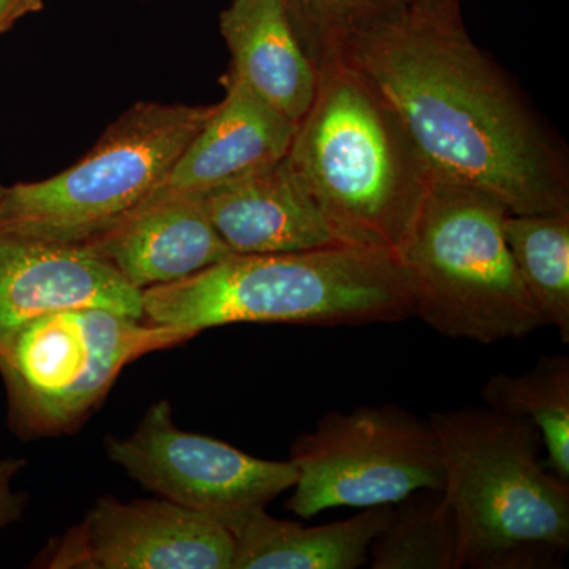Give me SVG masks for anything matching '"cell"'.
<instances>
[{"label": "cell", "mask_w": 569, "mask_h": 569, "mask_svg": "<svg viewBox=\"0 0 569 569\" xmlns=\"http://www.w3.org/2000/svg\"><path fill=\"white\" fill-rule=\"evenodd\" d=\"M234 535L167 498L103 497L37 567L50 569H233Z\"/></svg>", "instance_id": "30bf717a"}, {"label": "cell", "mask_w": 569, "mask_h": 569, "mask_svg": "<svg viewBox=\"0 0 569 569\" xmlns=\"http://www.w3.org/2000/svg\"><path fill=\"white\" fill-rule=\"evenodd\" d=\"M509 211L492 194L433 182L400 253L413 317L451 339L496 343L546 326L505 238Z\"/></svg>", "instance_id": "5b68a950"}, {"label": "cell", "mask_w": 569, "mask_h": 569, "mask_svg": "<svg viewBox=\"0 0 569 569\" xmlns=\"http://www.w3.org/2000/svg\"><path fill=\"white\" fill-rule=\"evenodd\" d=\"M373 569H459V530L443 489H421L392 505L369 550Z\"/></svg>", "instance_id": "d6986e66"}, {"label": "cell", "mask_w": 569, "mask_h": 569, "mask_svg": "<svg viewBox=\"0 0 569 569\" xmlns=\"http://www.w3.org/2000/svg\"><path fill=\"white\" fill-rule=\"evenodd\" d=\"M2 190H3V187H2V186H0V193H2Z\"/></svg>", "instance_id": "603a6c76"}, {"label": "cell", "mask_w": 569, "mask_h": 569, "mask_svg": "<svg viewBox=\"0 0 569 569\" xmlns=\"http://www.w3.org/2000/svg\"><path fill=\"white\" fill-rule=\"evenodd\" d=\"M337 56L388 100L433 181L492 194L511 213L569 212L567 144L471 40L460 0H407Z\"/></svg>", "instance_id": "6da1fadb"}, {"label": "cell", "mask_w": 569, "mask_h": 569, "mask_svg": "<svg viewBox=\"0 0 569 569\" xmlns=\"http://www.w3.org/2000/svg\"><path fill=\"white\" fill-rule=\"evenodd\" d=\"M392 505L365 508L353 518L305 527L260 511L234 531L233 569H355L369 563L373 539Z\"/></svg>", "instance_id": "2e32d148"}, {"label": "cell", "mask_w": 569, "mask_h": 569, "mask_svg": "<svg viewBox=\"0 0 569 569\" xmlns=\"http://www.w3.org/2000/svg\"><path fill=\"white\" fill-rule=\"evenodd\" d=\"M224 97L179 157L162 189L208 192L287 157L298 123L250 91L230 71L220 78Z\"/></svg>", "instance_id": "5bb4252c"}, {"label": "cell", "mask_w": 569, "mask_h": 569, "mask_svg": "<svg viewBox=\"0 0 569 569\" xmlns=\"http://www.w3.org/2000/svg\"><path fill=\"white\" fill-rule=\"evenodd\" d=\"M317 67L339 54L356 32L387 17L407 0H277Z\"/></svg>", "instance_id": "ffe728a7"}, {"label": "cell", "mask_w": 569, "mask_h": 569, "mask_svg": "<svg viewBox=\"0 0 569 569\" xmlns=\"http://www.w3.org/2000/svg\"><path fill=\"white\" fill-rule=\"evenodd\" d=\"M216 104L138 102L84 157L39 182L3 187L0 231L84 246L159 192Z\"/></svg>", "instance_id": "8992f818"}, {"label": "cell", "mask_w": 569, "mask_h": 569, "mask_svg": "<svg viewBox=\"0 0 569 569\" xmlns=\"http://www.w3.org/2000/svg\"><path fill=\"white\" fill-rule=\"evenodd\" d=\"M190 339L183 329L96 307L33 318L0 337L10 425L24 438L70 432L103 402L123 367Z\"/></svg>", "instance_id": "52a82bcc"}, {"label": "cell", "mask_w": 569, "mask_h": 569, "mask_svg": "<svg viewBox=\"0 0 569 569\" xmlns=\"http://www.w3.org/2000/svg\"><path fill=\"white\" fill-rule=\"evenodd\" d=\"M230 71L298 123L316 99L320 70L277 0H231L219 17Z\"/></svg>", "instance_id": "9a60e30c"}, {"label": "cell", "mask_w": 569, "mask_h": 569, "mask_svg": "<svg viewBox=\"0 0 569 569\" xmlns=\"http://www.w3.org/2000/svg\"><path fill=\"white\" fill-rule=\"evenodd\" d=\"M288 460L298 471L288 509L305 519L331 508L396 505L445 485L432 425L397 406L331 411L296 438Z\"/></svg>", "instance_id": "ba28073f"}, {"label": "cell", "mask_w": 569, "mask_h": 569, "mask_svg": "<svg viewBox=\"0 0 569 569\" xmlns=\"http://www.w3.org/2000/svg\"><path fill=\"white\" fill-rule=\"evenodd\" d=\"M104 449L142 488L231 533L298 479L290 460L253 458L216 438L178 429L168 400L153 403L132 436L108 437Z\"/></svg>", "instance_id": "9c48e42d"}, {"label": "cell", "mask_w": 569, "mask_h": 569, "mask_svg": "<svg viewBox=\"0 0 569 569\" xmlns=\"http://www.w3.org/2000/svg\"><path fill=\"white\" fill-rule=\"evenodd\" d=\"M89 307L144 320L142 291L86 247L0 231V337L33 318Z\"/></svg>", "instance_id": "8fae6325"}, {"label": "cell", "mask_w": 569, "mask_h": 569, "mask_svg": "<svg viewBox=\"0 0 569 569\" xmlns=\"http://www.w3.org/2000/svg\"><path fill=\"white\" fill-rule=\"evenodd\" d=\"M24 467V459H0V530L18 522L24 515L28 496L13 489L14 478Z\"/></svg>", "instance_id": "44dd1931"}, {"label": "cell", "mask_w": 569, "mask_h": 569, "mask_svg": "<svg viewBox=\"0 0 569 569\" xmlns=\"http://www.w3.org/2000/svg\"><path fill=\"white\" fill-rule=\"evenodd\" d=\"M201 194L213 228L234 254L343 246L284 159Z\"/></svg>", "instance_id": "4fadbf2b"}, {"label": "cell", "mask_w": 569, "mask_h": 569, "mask_svg": "<svg viewBox=\"0 0 569 569\" xmlns=\"http://www.w3.org/2000/svg\"><path fill=\"white\" fill-rule=\"evenodd\" d=\"M486 406L530 419L546 449V466L569 482V359L542 355L520 376L497 373L482 388Z\"/></svg>", "instance_id": "ac0fdd59"}, {"label": "cell", "mask_w": 569, "mask_h": 569, "mask_svg": "<svg viewBox=\"0 0 569 569\" xmlns=\"http://www.w3.org/2000/svg\"><path fill=\"white\" fill-rule=\"evenodd\" d=\"M288 167L337 241L399 260L433 181L388 100L342 56L318 66Z\"/></svg>", "instance_id": "7a4b0ae2"}, {"label": "cell", "mask_w": 569, "mask_h": 569, "mask_svg": "<svg viewBox=\"0 0 569 569\" xmlns=\"http://www.w3.org/2000/svg\"><path fill=\"white\" fill-rule=\"evenodd\" d=\"M503 231L531 301L568 343L569 212H509Z\"/></svg>", "instance_id": "e0dca14e"}, {"label": "cell", "mask_w": 569, "mask_h": 569, "mask_svg": "<svg viewBox=\"0 0 569 569\" xmlns=\"http://www.w3.org/2000/svg\"><path fill=\"white\" fill-rule=\"evenodd\" d=\"M82 247L141 291L187 279L234 254L213 228L203 194L164 189Z\"/></svg>", "instance_id": "7c38bea8"}, {"label": "cell", "mask_w": 569, "mask_h": 569, "mask_svg": "<svg viewBox=\"0 0 569 569\" xmlns=\"http://www.w3.org/2000/svg\"><path fill=\"white\" fill-rule=\"evenodd\" d=\"M142 313L149 323L192 337L236 323H399L413 317V293L392 254L336 246L231 254L198 274L142 291Z\"/></svg>", "instance_id": "3957f363"}, {"label": "cell", "mask_w": 569, "mask_h": 569, "mask_svg": "<svg viewBox=\"0 0 569 569\" xmlns=\"http://www.w3.org/2000/svg\"><path fill=\"white\" fill-rule=\"evenodd\" d=\"M44 9L43 0H0V36L18 21Z\"/></svg>", "instance_id": "7402d4cb"}, {"label": "cell", "mask_w": 569, "mask_h": 569, "mask_svg": "<svg viewBox=\"0 0 569 569\" xmlns=\"http://www.w3.org/2000/svg\"><path fill=\"white\" fill-rule=\"evenodd\" d=\"M447 496L459 530V569H549L569 549V482L541 459L527 418L486 406L437 411Z\"/></svg>", "instance_id": "277c9868"}]
</instances>
